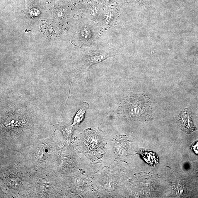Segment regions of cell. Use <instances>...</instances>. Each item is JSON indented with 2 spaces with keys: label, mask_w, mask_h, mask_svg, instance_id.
<instances>
[{
  "label": "cell",
  "mask_w": 198,
  "mask_h": 198,
  "mask_svg": "<svg viewBox=\"0 0 198 198\" xmlns=\"http://www.w3.org/2000/svg\"><path fill=\"white\" fill-rule=\"evenodd\" d=\"M53 126L54 132V131H59L62 132L65 144L66 145H69L73 133L76 129L75 127L71 123L68 124L63 126H60L58 124H57Z\"/></svg>",
  "instance_id": "obj_9"
},
{
  "label": "cell",
  "mask_w": 198,
  "mask_h": 198,
  "mask_svg": "<svg viewBox=\"0 0 198 198\" xmlns=\"http://www.w3.org/2000/svg\"><path fill=\"white\" fill-rule=\"evenodd\" d=\"M100 28L98 23L86 19L78 27L75 39L82 46H92L100 37Z\"/></svg>",
  "instance_id": "obj_6"
},
{
  "label": "cell",
  "mask_w": 198,
  "mask_h": 198,
  "mask_svg": "<svg viewBox=\"0 0 198 198\" xmlns=\"http://www.w3.org/2000/svg\"><path fill=\"white\" fill-rule=\"evenodd\" d=\"M119 15V11L116 8H111L104 11L101 22L102 28L105 30L112 28L117 22Z\"/></svg>",
  "instance_id": "obj_8"
},
{
  "label": "cell",
  "mask_w": 198,
  "mask_h": 198,
  "mask_svg": "<svg viewBox=\"0 0 198 198\" xmlns=\"http://www.w3.org/2000/svg\"><path fill=\"white\" fill-rule=\"evenodd\" d=\"M89 107L88 103L86 102L83 103L81 108L77 112L74 118L72 125L76 128L79 125L85 117L86 112Z\"/></svg>",
  "instance_id": "obj_10"
},
{
  "label": "cell",
  "mask_w": 198,
  "mask_h": 198,
  "mask_svg": "<svg viewBox=\"0 0 198 198\" xmlns=\"http://www.w3.org/2000/svg\"><path fill=\"white\" fill-rule=\"evenodd\" d=\"M118 53L116 48H110L102 50H87L80 62L78 69L75 73V78L80 74L87 72L93 65L103 62L109 58L115 56Z\"/></svg>",
  "instance_id": "obj_5"
},
{
  "label": "cell",
  "mask_w": 198,
  "mask_h": 198,
  "mask_svg": "<svg viewBox=\"0 0 198 198\" xmlns=\"http://www.w3.org/2000/svg\"><path fill=\"white\" fill-rule=\"evenodd\" d=\"M17 151L1 149V192L8 197L26 198L30 174L24 157Z\"/></svg>",
  "instance_id": "obj_1"
},
{
  "label": "cell",
  "mask_w": 198,
  "mask_h": 198,
  "mask_svg": "<svg viewBox=\"0 0 198 198\" xmlns=\"http://www.w3.org/2000/svg\"><path fill=\"white\" fill-rule=\"evenodd\" d=\"M26 198H60L68 191L66 178L57 170L30 172Z\"/></svg>",
  "instance_id": "obj_3"
},
{
  "label": "cell",
  "mask_w": 198,
  "mask_h": 198,
  "mask_svg": "<svg viewBox=\"0 0 198 198\" xmlns=\"http://www.w3.org/2000/svg\"><path fill=\"white\" fill-rule=\"evenodd\" d=\"M192 148L195 153L198 154V142H196L194 145H192Z\"/></svg>",
  "instance_id": "obj_11"
},
{
  "label": "cell",
  "mask_w": 198,
  "mask_h": 198,
  "mask_svg": "<svg viewBox=\"0 0 198 198\" xmlns=\"http://www.w3.org/2000/svg\"><path fill=\"white\" fill-rule=\"evenodd\" d=\"M62 148V143L54 134L39 139L22 154L25 165L30 172L57 170Z\"/></svg>",
  "instance_id": "obj_2"
},
{
  "label": "cell",
  "mask_w": 198,
  "mask_h": 198,
  "mask_svg": "<svg viewBox=\"0 0 198 198\" xmlns=\"http://www.w3.org/2000/svg\"><path fill=\"white\" fill-rule=\"evenodd\" d=\"M177 123L183 132L190 134L197 130L194 125L191 115L188 109L183 110L177 117Z\"/></svg>",
  "instance_id": "obj_7"
},
{
  "label": "cell",
  "mask_w": 198,
  "mask_h": 198,
  "mask_svg": "<svg viewBox=\"0 0 198 198\" xmlns=\"http://www.w3.org/2000/svg\"><path fill=\"white\" fill-rule=\"evenodd\" d=\"M152 108L149 98L145 94H134L126 98L119 104L117 113L125 118L146 121L152 117Z\"/></svg>",
  "instance_id": "obj_4"
}]
</instances>
